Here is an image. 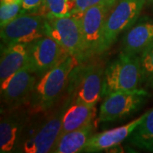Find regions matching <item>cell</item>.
I'll return each instance as SVG.
<instances>
[{"mask_svg": "<svg viewBox=\"0 0 153 153\" xmlns=\"http://www.w3.org/2000/svg\"><path fill=\"white\" fill-rule=\"evenodd\" d=\"M79 64L80 60L75 55H70L58 66L42 75L27 101L33 112L44 111L55 104L70 83L72 72Z\"/></svg>", "mask_w": 153, "mask_h": 153, "instance_id": "obj_1", "label": "cell"}, {"mask_svg": "<svg viewBox=\"0 0 153 153\" xmlns=\"http://www.w3.org/2000/svg\"><path fill=\"white\" fill-rule=\"evenodd\" d=\"M141 82L140 55L121 52L105 70L102 96L117 91L137 89Z\"/></svg>", "mask_w": 153, "mask_h": 153, "instance_id": "obj_2", "label": "cell"}, {"mask_svg": "<svg viewBox=\"0 0 153 153\" xmlns=\"http://www.w3.org/2000/svg\"><path fill=\"white\" fill-rule=\"evenodd\" d=\"M104 74L103 66L100 64L77 66L70 80L71 102L96 105L102 96Z\"/></svg>", "mask_w": 153, "mask_h": 153, "instance_id": "obj_3", "label": "cell"}, {"mask_svg": "<svg viewBox=\"0 0 153 153\" xmlns=\"http://www.w3.org/2000/svg\"><path fill=\"white\" fill-rule=\"evenodd\" d=\"M112 7L114 6L100 4L76 13L79 17L82 30V60L91 55L100 54L105 24Z\"/></svg>", "mask_w": 153, "mask_h": 153, "instance_id": "obj_4", "label": "cell"}, {"mask_svg": "<svg viewBox=\"0 0 153 153\" xmlns=\"http://www.w3.org/2000/svg\"><path fill=\"white\" fill-rule=\"evenodd\" d=\"M46 36L45 17L38 13L22 12L12 22L1 27L0 37L5 46L15 44H30Z\"/></svg>", "mask_w": 153, "mask_h": 153, "instance_id": "obj_5", "label": "cell"}, {"mask_svg": "<svg viewBox=\"0 0 153 153\" xmlns=\"http://www.w3.org/2000/svg\"><path fill=\"white\" fill-rule=\"evenodd\" d=\"M145 4L146 0H120L114 5L105 21L100 53L109 49L119 34L138 21Z\"/></svg>", "mask_w": 153, "mask_h": 153, "instance_id": "obj_6", "label": "cell"}, {"mask_svg": "<svg viewBox=\"0 0 153 153\" xmlns=\"http://www.w3.org/2000/svg\"><path fill=\"white\" fill-rule=\"evenodd\" d=\"M46 36L51 37L69 52L82 61V36L80 20L77 14L67 16H48Z\"/></svg>", "mask_w": 153, "mask_h": 153, "instance_id": "obj_7", "label": "cell"}, {"mask_svg": "<svg viewBox=\"0 0 153 153\" xmlns=\"http://www.w3.org/2000/svg\"><path fill=\"white\" fill-rule=\"evenodd\" d=\"M147 95L146 90L139 88L107 94L100 105L98 121L108 123L127 117L140 107Z\"/></svg>", "mask_w": 153, "mask_h": 153, "instance_id": "obj_8", "label": "cell"}, {"mask_svg": "<svg viewBox=\"0 0 153 153\" xmlns=\"http://www.w3.org/2000/svg\"><path fill=\"white\" fill-rule=\"evenodd\" d=\"M69 55V52L54 38L44 36L28 44L27 65L37 76H42Z\"/></svg>", "mask_w": 153, "mask_h": 153, "instance_id": "obj_9", "label": "cell"}, {"mask_svg": "<svg viewBox=\"0 0 153 153\" xmlns=\"http://www.w3.org/2000/svg\"><path fill=\"white\" fill-rule=\"evenodd\" d=\"M37 76L27 65L0 82L2 103L9 107H16L27 102L37 83Z\"/></svg>", "mask_w": 153, "mask_h": 153, "instance_id": "obj_10", "label": "cell"}, {"mask_svg": "<svg viewBox=\"0 0 153 153\" xmlns=\"http://www.w3.org/2000/svg\"><path fill=\"white\" fill-rule=\"evenodd\" d=\"M65 109L49 117L37 131L22 143V152L26 153L51 152L61 133L62 116Z\"/></svg>", "mask_w": 153, "mask_h": 153, "instance_id": "obj_11", "label": "cell"}, {"mask_svg": "<svg viewBox=\"0 0 153 153\" xmlns=\"http://www.w3.org/2000/svg\"><path fill=\"white\" fill-rule=\"evenodd\" d=\"M147 111L125 125L93 134L88 140L87 144L83 149V152H100L104 151H108L110 149L119 146L123 140L130 136V134L136 128L137 126L145 118V117L147 114Z\"/></svg>", "mask_w": 153, "mask_h": 153, "instance_id": "obj_12", "label": "cell"}, {"mask_svg": "<svg viewBox=\"0 0 153 153\" xmlns=\"http://www.w3.org/2000/svg\"><path fill=\"white\" fill-rule=\"evenodd\" d=\"M153 42V19L143 17L128 30L123 39L122 52L139 55Z\"/></svg>", "mask_w": 153, "mask_h": 153, "instance_id": "obj_13", "label": "cell"}, {"mask_svg": "<svg viewBox=\"0 0 153 153\" xmlns=\"http://www.w3.org/2000/svg\"><path fill=\"white\" fill-rule=\"evenodd\" d=\"M97 114L96 105L71 102L62 116L61 134L76 130L94 123Z\"/></svg>", "mask_w": 153, "mask_h": 153, "instance_id": "obj_14", "label": "cell"}, {"mask_svg": "<svg viewBox=\"0 0 153 153\" xmlns=\"http://www.w3.org/2000/svg\"><path fill=\"white\" fill-rule=\"evenodd\" d=\"M24 118L19 114L3 115L0 123V152L10 153L21 144Z\"/></svg>", "mask_w": 153, "mask_h": 153, "instance_id": "obj_15", "label": "cell"}, {"mask_svg": "<svg viewBox=\"0 0 153 153\" xmlns=\"http://www.w3.org/2000/svg\"><path fill=\"white\" fill-rule=\"evenodd\" d=\"M28 44H15L5 46L1 54L0 82L5 81L28 63Z\"/></svg>", "mask_w": 153, "mask_h": 153, "instance_id": "obj_16", "label": "cell"}, {"mask_svg": "<svg viewBox=\"0 0 153 153\" xmlns=\"http://www.w3.org/2000/svg\"><path fill=\"white\" fill-rule=\"evenodd\" d=\"M94 123L82 128L61 134L52 149V153H77L83 152L94 129Z\"/></svg>", "mask_w": 153, "mask_h": 153, "instance_id": "obj_17", "label": "cell"}, {"mask_svg": "<svg viewBox=\"0 0 153 153\" xmlns=\"http://www.w3.org/2000/svg\"><path fill=\"white\" fill-rule=\"evenodd\" d=\"M129 142L137 148L153 152V108L130 134Z\"/></svg>", "mask_w": 153, "mask_h": 153, "instance_id": "obj_18", "label": "cell"}, {"mask_svg": "<svg viewBox=\"0 0 153 153\" xmlns=\"http://www.w3.org/2000/svg\"><path fill=\"white\" fill-rule=\"evenodd\" d=\"M73 10V0H44L36 13L44 17H61L70 16Z\"/></svg>", "mask_w": 153, "mask_h": 153, "instance_id": "obj_19", "label": "cell"}, {"mask_svg": "<svg viewBox=\"0 0 153 153\" xmlns=\"http://www.w3.org/2000/svg\"><path fill=\"white\" fill-rule=\"evenodd\" d=\"M140 58L142 71V82L151 85L153 82V42L140 53Z\"/></svg>", "mask_w": 153, "mask_h": 153, "instance_id": "obj_20", "label": "cell"}, {"mask_svg": "<svg viewBox=\"0 0 153 153\" xmlns=\"http://www.w3.org/2000/svg\"><path fill=\"white\" fill-rule=\"evenodd\" d=\"M22 1L10 4H1L0 6V27L12 22L22 13Z\"/></svg>", "mask_w": 153, "mask_h": 153, "instance_id": "obj_21", "label": "cell"}, {"mask_svg": "<svg viewBox=\"0 0 153 153\" xmlns=\"http://www.w3.org/2000/svg\"><path fill=\"white\" fill-rule=\"evenodd\" d=\"M117 0H73L74 10L72 13L82 12L88 9L100 4H107L114 6Z\"/></svg>", "mask_w": 153, "mask_h": 153, "instance_id": "obj_22", "label": "cell"}, {"mask_svg": "<svg viewBox=\"0 0 153 153\" xmlns=\"http://www.w3.org/2000/svg\"><path fill=\"white\" fill-rule=\"evenodd\" d=\"M44 0H22V12L38 10L44 4Z\"/></svg>", "mask_w": 153, "mask_h": 153, "instance_id": "obj_23", "label": "cell"}, {"mask_svg": "<svg viewBox=\"0 0 153 153\" xmlns=\"http://www.w3.org/2000/svg\"><path fill=\"white\" fill-rule=\"evenodd\" d=\"M1 4H10V3H15V2H18V1H22V0H0Z\"/></svg>", "mask_w": 153, "mask_h": 153, "instance_id": "obj_24", "label": "cell"}, {"mask_svg": "<svg viewBox=\"0 0 153 153\" xmlns=\"http://www.w3.org/2000/svg\"><path fill=\"white\" fill-rule=\"evenodd\" d=\"M146 4L148 5L153 6V0H146Z\"/></svg>", "mask_w": 153, "mask_h": 153, "instance_id": "obj_25", "label": "cell"}, {"mask_svg": "<svg viewBox=\"0 0 153 153\" xmlns=\"http://www.w3.org/2000/svg\"><path fill=\"white\" fill-rule=\"evenodd\" d=\"M151 86H152V87H153V82H152V84H151Z\"/></svg>", "mask_w": 153, "mask_h": 153, "instance_id": "obj_26", "label": "cell"}]
</instances>
